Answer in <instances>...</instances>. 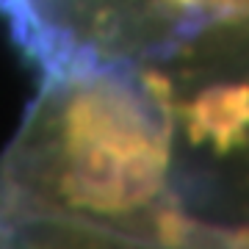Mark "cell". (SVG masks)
I'll return each instance as SVG.
<instances>
[{"label": "cell", "mask_w": 249, "mask_h": 249, "mask_svg": "<svg viewBox=\"0 0 249 249\" xmlns=\"http://www.w3.org/2000/svg\"><path fill=\"white\" fill-rule=\"evenodd\" d=\"M169 75L142 64L50 72L0 158V238L119 247H249L175 191Z\"/></svg>", "instance_id": "1"}, {"label": "cell", "mask_w": 249, "mask_h": 249, "mask_svg": "<svg viewBox=\"0 0 249 249\" xmlns=\"http://www.w3.org/2000/svg\"><path fill=\"white\" fill-rule=\"evenodd\" d=\"M230 0H9L45 72L130 64L194 47L224 31Z\"/></svg>", "instance_id": "2"}, {"label": "cell", "mask_w": 249, "mask_h": 249, "mask_svg": "<svg viewBox=\"0 0 249 249\" xmlns=\"http://www.w3.org/2000/svg\"><path fill=\"white\" fill-rule=\"evenodd\" d=\"M172 111L175 133L191 150L211 152L213 158L249 150V75L205 83L194 94H178L172 83Z\"/></svg>", "instance_id": "3"}, {"label": "cell", "mask_w": 249, "mask_h": 249, "mask_svg": "<svg viewBox=\"0 0 249 249\" xmlns=\"http://www.w3.org/2000/svg\"><path fill=\"white\" fill-rule=\"evenodd\" d=\"M227 31L249 34V0H230V11H227Z\"/></svg>", "instance_id": "4"}]
</instances>
